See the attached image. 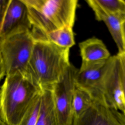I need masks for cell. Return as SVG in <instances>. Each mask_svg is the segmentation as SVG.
Instances as JSON below:
<instances>
[{
  "mask_svg": "<svg viewBox=\"0 0 125 125\" xmlns=\"http://www.w3.org/2000/svg\"><path fill=\"white\" fill-rule=\"evenodd\" d=\"M42 91L21 73L6 76L0 89V118L6 125H19Z\"/></svg>",
  "mask_w": 125,
  "mask_h": 125,
  "instance_id": "3957f363",
  "label": "cell"
},
{
  "mask_svg": "<svg viewBox=\"0 0 125 125\" xmlns=\"http://www.w3.org/2000/svg\"><path fill=\"white\" fill-rule=\"evenodd\" d=\"M77 70L70 64L61 80L52 87L58 125H72L74 119L72 101Z\"/></svg>",
  "mask_w": 125,
  "mask_h": 125,
  "instance_id": "5b68a950",
  "label": "cell"
},
{
  "mask_svg": "<svg viewBox=\"0 0 125 125\" xmlns=\"http://www.w3.org/2000/svg\"><path fill=\"white\" fill-rule=\"evenodd\" d=\"M51 89H46L42 92L41 106L36 125H58Z\"/></svg>",
  "mask_w": 125,
  "mask_h": 125,
  "instance_id": "7c38bea8",
  "label": "cell"
},
{
  "mask_svg": "<svg viewBox=\"0 0 125 125\" xmlns=\"http://www.w3.org/2000/svg\"><path fill=\"white\" fill-rule=\"evenodd\" d=\"M27 7L23 0H10L5 16L0 38L18 30L27 28L31 30Z\"/></svg>",
  "mask_w": 125,
  "mask_h": 125,
  "instance_id": "9c48e42d",
  "label": "cell"
},
{
  "mask_svg": "<svg viewBox=\"0 0 125 125\" xmlns=\"http://www.w3.org/2000/svg\"><path fill=\"white\" fill-rule=\"evenodd\" d=\"M82 62L93 63L106 61L111 55L104 43L96 37L87 39L79 44Z\"/></svg>",
  "mask_w": 125,
  "mask_h": 125,
  "instance_id": "8fae6325",
  "label": "cell"
},
{
  "mask_svg": "<svg viewBox=\"0 0 125 125\" xmlns=\"http://www.w3.org/2000/svg\"><path fill=\"white\" fill-rule=\"evenodd\" d=\"M35 40H46L47 33L74 24L77 0H23Z\"/></svg>",
  "mask_w": 125,
  "mask_h": 125,
  "instance_id": "7a4b0ae2",
  "label": "cell"
},
{
  "mask_svg": "<svg viewBox=\"0 0 125 125\" xmlns=\"http://www.w3.org/2000/svg\"><path fill=\"white\" fill-rule=\"evenodd\" d=\"M4 76H5V68L1 56L0 54V81L4 77Z\"/></svg>",
  "mask_w": 125,
  "mask_h": 125,
  "instance_id": "d6986e66",
  "label": "cell"
},
{
  "mask_svg": "<svg viewBox=\"0 0 125 125\" xmlns=\"http://www.w3.org/2000/svg\"><path fill=\"white\" fill-rule=\"evenodd\" d=\"M0 125H6L2 121V120L0 119Z\"/></svg>",
  "mask_w": 125,
  "mask_h": 125,
  "instance_id": "44dd1931",
  "label": "cell"
},
{
  "mask_svg": "<svg viewBox=\"0 0 125 125\" xmlns=\"http://www.w3.org/2000/svg\"><path fill=\"white\" fill-rule=\"evenodd\" d=\"M111 57L99 62H82L80 69H78L75 77L76 85L88 90L94 101L105 103L101 92V86L109 67Z\"/></svg>",
  "mask_w": 125,
  "mask_h": 125,
  "instance_id": "8992f818",
  "label": "cell"
},
{
  "mask_svg": "<svg viewBox=\"0 0 125 125\" xmlns=\"http://www.w3.org/2000/svg\"><path fill=\"white\" fill-rule=\"evenodd\" d=\"M72 125H125V116L104 103L94 101L87 110L74 118Z\"/></svg>",
  "mask_w": 125,
  "mask_h": 125,
  "instance_id": "ba28073f",
  "label": "cell"
},
{
  "mask_svg": "<svg viewBox=\"0 0 125 125\" xmlns=\"http://www.w3.org/2000/svg\"><path fill=\"white\" fill-rule=\"evenodd\" d=\"M122 35L124 45V52L125 53V19L122 22Z\"/></svg>",
  "mask_w": 125,
  "mask_h": 125,
  "instance_id": "ffe728a7",
  "label": "cell"
},
{
  "mask_svg": "<svg viewBox=\"0 0 125 125\" xmlns=\"http://www.w3.org/2000/svg\"><path fill=\"white\" fill-rule=\"evenodd\" d=\"M103 9L125 18V0H95Z\"/></svg>",
  "mask_w": 125,
  "mask_h": 125,
  "instance_id": "2e32d148",
  "label": "cell"
},
{
  "mask_svg": "<svg viewBox=\"0 0 125 125\" xmlns=\"http://www.w3.org/2000/svg\"><path fill=\"white\" fill-rule=\"evenodd\" d=\"M10 0H0V34Z\"/></svg>",
  "mask_w": 125,
  "mask_h": 125,
  "instance_id": "ac0fdd59",
  "label": "cell"
},
{
  "mask_svg": "<svg viewBox=\"0 0 125 125\" xmlns=\"http://www.w3.org/2000/svg\"><path fill=\"white\" fill-rule=\"evenodd\" d=\"M46 39L62 48L70 49L75 43L73 27L64 26L52 31L46 35Z\"/></svg>",
  "mask_w": 125,
  "mask_h": 125,
  "instance_id": "5bb4252c",
  "label": "cell"
},
{
  "mask_svg": "<svg viewBox=\"0 0 125 125\" xmlns=\"http://www.w3.org/2000/svg\"><path fill=\"white\" fill-rule=\"evenodd\" d=\"M70 64L69 49L47 40H35L25 76L42 91L51 89Z\"/></svg>",
  "mask_w": 125,
  "mask_h": 125,
  "instance_id": "6da1fadb",
  "label": "cell"
},
{
  "mask_svg": "<svg viewBox=\"0 0 125 125\" xmlns=\"http://www.w3.org/2000/svg\"><path fill=\"white\" fill-rule=\"evenodd\" d=\"M34 42L31 30L27 28L0 38V54L6 76L17 73L25 76Z\"/></svg>",
  "mask_w": 125,
  "mask_h": 125,
  "instance_id": "277c9868",
  "label": "cell"
},
{
  "mask_svg": "<svg viewBox=\"0 0 125 125\" xmlns=\"http://www.w3.org/2000/svg\"><path fill=\"white\" fill-rule=\"evenodd\" d=\"M119 61L120 78L124 94L125 104V53H118L117 54ZM125 116V112L124 113Z\"/></svg>",
  "mask_w": 125,
  "mask_h": 125,
  "instance_id": "e0dca14e",
  "label": "cell"
},
{
  "mask_svg": "<svg viewBox=\"0 0 125 125\" xmlns=\"http://www.w3.org/2000/svg\"><path fill=\"white\" fill-rule=\"evenodd\" d=\"M101 92L106 105L124 114L125 104L120 78L119 61L117 55L111 57L109 67L102 83Z\"/></svg>",
  "mask_w": 125,
  "mask_h": 125,
  "instance_id": "52a82bcc",
  "label": "cell"
},
{
  "mask_svg": "<svg viewBox=\"0 0 125 125\" xmlns=\"http://www.w3.org/2000/svg\"><path fill=\"white\" fill-rule=\"evenodd\" d=\"M93 102V96L88 90L75 85L72 101L74 118L82 114L91 106Z\"/></svg>",
  "mask_w": 125,
  "mask_h": 125,
  "instance_id": "4fadbf2b",
  "label": "cell"
},
{
  "mask_svg": "<svg viewBox=\"0 0 125 125\" xmlns=\"http://www.w3.org/2000/svg\"><path fill=\"white\" fill-rule=\"evenodd\" d=\"M86 2L93 11L97 20L103 21L106 25L116 44L118 53L124 52L122 22L125 18L108 12L101 7L95 0H87Z\"/></svg>",
  "mask_w": 125,
  "mask_h": 125,
  "instance_id": "30bf717a",
  "label": "cell"
},
{
  "mask_svg": "<svg viewBox=\"0 0 125 125\" xmlns=\"http://www.w3.org/2000/svg\"><path fill=\"white\" fill-rule=\"evenodd\" d=\"M42 92L35 98L19 125H36L41 106Z\"/></svg>",
  "mask_w": 125,
  "mask_h": 125,
  "instance_id": "9a60e30c",
  "label": "cell"
}]
</instances>
